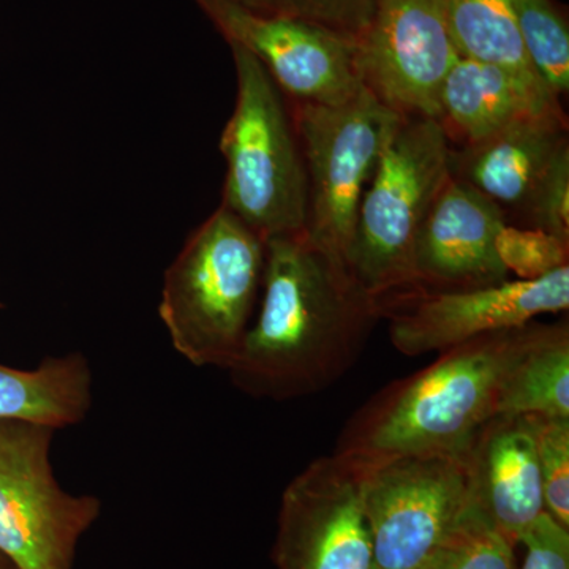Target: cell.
Wrapping results in <instances>:
<instances>
[{
  "label": "cell",
  "instance_id": "6da1fadb",
  "mask_svg": "<svg viewBox=\"0 0 569 569\" xmlns=\"http://www.w3.org/2000/svg\"><path fill=\"white\" fill-rule=\"evenodd\" d=\"M381 306L305 231L266 241L260 307L228 367L254 399H301L340 380L365 350Z\"/></svg>",
  "mask_w": 569,
  "mask_h": 569
},
{
  "label": "cell",
  "instance_id": "7a4b0ae2",
  "mask_svg": "<svg viewBox=\"0 0 569 569\" xmlns=\"http://www.w3.org/2000/svg\"><path fill=\"white\" fill-rule=\"evenodd\" d=\"M527 325L441 351L426 369L389 385L348 419L335 455L366 468L403 458L462 459L497 417L501 380Z\"/></svg>",
  "mask_w": 569,
  "mask_h": 569
},
{
  "label": "cell",
  "instance_id": "3957f363",
  "mask_svg": "<svg viewBox=\"0 0 569 569\" xmlns=\"http://www.w3.org/2000/svg\"><path fill=\"white\" fill-rule=\"evenodd\" d=\"M266 241L220 206L164 274L160 320L194 367L228 370L260 301Z\"/></svg>",
  "mask_w": 569,
  "mask_h": 569
},
{
  "label": "cell",
  "instance_id": "277c9868",
  "mask_svg": "<svg viewBox=\"0 0 569 569\" xmlns=\"http://www.w3.org/2000/svg\"><path fill=\"white\" fill-rule=\"evenodd\" d=\"M452 148L436 119L399 116L387 134L356 220L351 272L378 302L418 290L417 242L452 176Z\"/></svg>",
  "mask_w": 569,
  "mask_h": 569
},
{
  "label": "cell",
  "instance_id": "5b68a950",
  "mask_svg": "<svg viewBox=\"0 0 569 569\" xmlns=\"http://www.w3.org/2000/svg\"><path fill=\"white\" fill-rule=\"evenodd\" d=\"M233 52L238 96L220 138L222 206L264 241L306 230L307 178L290 100L244 48Z\"/></svg>",
  "mask_w": 569,
  "mask_h": 569
},
{
  "label": "cell",
  "instance_id": "8992f818",
  "mask_svg": "<svg viewBox=\"0 0 569 569\" xmlns=\"http://www.w3.org/2000/svg\"><path fill=\"white\" fill-rule=\"evenodd\" d=\"M290 104L306 167L305 233L351 271L362 194L399 114L365 88L346 103Z\"/></svg>",
  "mask_w": 569,
  "mask_h": 569
},
{
  "label": "cell",
  "instance_id": "52a82bcc",
  "mask_svg": "<svg viewBox=\"0 0 569 569\" xmlns=\"http://www.w3.org/2000/svg\"><path fill=\"white\" fill-rule=\"evenodd\" d=\"M56 429L0 421V553L17 569H71L77 548L102 511L93 496H73L51 466Z\"/></svg>",
  "mask_w": 569,
  "mask_h": 569
},
{
  "label": "cell",
  "instance_id": "ba28073f",
  "mask_svg": "<svg viewBox=\"0 0 569 569\" xmlns=\"http://www.w3.org/2000/svg\"><path fill=\"white\" fill-rule=\"evenodd\" d=\"M362 507L373 569H422L466 516L463 460L403 458L366 468Z\"/></svg>",
  "mask_w": 569,
  "mask_h": 569
},
{
  "label": "cell",
  "instance_id": "9c48e42d",
  "mask_svg": "<svg viewBox=\"0 0 569 569\" xmlns=\"http://www.w3.org/2000/svg\"><path fill=\"white\" fill-rule=\"evenodd\" d=\"M397 351L411 358L441 353L478 337L567 312L569 264L538 280L508 279L462 290H419L380 302Z\"/></svg>",
  "mask_w": 569,
  "mask_h": 569
},
{
  "label": "cell",
  "instance_id": "30bf717a",
  "mask_svg": "<svg viewBox=\"0 0 569 569\" xmlns=\"http://www.w3.org/2000/svg\"><path fill=\"white\" fill-rule=\"evenodd\" d=\"M459 56L445 0H377L356 43V70L396 114L440 121L441 86Z\"/></svg>",
  "mask_w": 569,
  "mask_h": 569
},
{
  "label": "cell",
  "instance_id": "8fae6325",
  "mask_svg": "<svg viewBox=\"0 0 569 569\" xmlns=\"http://www.w3.org/2000/svg\"><path fill=\"white\" fill-rule=\"evenodd\" d=\"M366 468L339 455L313 460L284 488L277 569H373L362 507Z\"/></svg>",
  "mask_w": 569,
  "mask_h": 569
},
{
  "label": "cell",
  "instance_id": "7c38bea8",
  "mask_svg": "<svg viewBox=\"0 0 569 569\" xmlns=\"http://www.w3.org/2000/svg\"><path fill=\"white\" fill-rule=\"evenodd\" d=\"M228 44L257 59L291 102L340 104L361 92L356 41L296 18L227 0H194Z\"/></svg>",
  "mask_w": 569,
  "mask_h": 569
},
{
  "label": "cell",
  "instance_id": "4fadbf2b",
  "mask_svg": "<svg viewBox=\"0 0 569 569\" xmlns=\"http://www.w3.org/2000/svg\"><path fill=\"white\" fill-rule=\"evenodd\" d=\"M538 421L530 415L489 419L463 455L468 509L518 546L545 515Z\"/></svg>",
  "mask_w": 569,
  "mask_h": 569
},
{
  "label": "cell",
  "instance_id": "5bb4252c",
  "mask_svg": "<svg viewBox=\"0 0 569 569\" xmlns=\"http://www.w3.org/2000/svg\"><path fill=\"white\" fill-rule=\"evenodd\" d=\"M505 224L507 213L496 201L451 176L419 231L415 257L419 288L462 290L508 280L496 252V238Z\"/></svg>",
  "mask_w": 569,
  "mask_h": 569
},
{
  "label": "cell",
  "instance_id": "9a60e30c",
  "mask_svg": "<svg viewBox=\"0 0 569 569\" xmlns=\"http://www.w3.org/2000/svg\"><path fill=\"white\" fill-rule=\"evenodd\" d=\"M568 141L563 110L523 116L496 133L452 149V176L496 201L520 211L561 146Z\"/></svg>",
  "mask_w": 569,
  "mask_h": 569
},
{
  "label": "cell",
  "instance_id": "2e32d148",
  "mask_svg": "<svg viewBox=\"0 0 569 569\" xmlns=\"http://www.w3.org/2000/svg\"><path fill=\"white\" fill-rule=\"evenodd\" d=\"M560 99L493 63L459 56L441 86L440 122L449 141L471 144L538 112L559 111Z\"/></svg>",
  "mask_w": 569,
  "mask_h": 569
},
{
  "label": "cell",
  "instance_id": "e0dca14e",
  "mask_svg": "<svg viewBox=\"0 0 569 569\" xmlns=\"http://www.w3.org/2000/svg\"><path fill=\"white\" fill-rule=\"evenodd\" d=\"M92 369L81 353L50 356L36 369L0 365V421L66 429L92 408Z\"/></svg>",
  "mask_w": 569,
  "mask_h": 569
},
{
  "label": "cell",
  "instance_id": "ac0fdd59",
  "mask_svg": "<svg viewBox=\"0 0 569 569\" xmlns=\"http://www.w3.org/2000/svg\"><path fill=\"white\" fill-rule=\"evenodd\" d=\"M497 415L569 419L568 321L526 326L497 397Z\"/></svg>",
  "mask_w": 569,
  "mask_h": 569
},
{
  "label": "cell",
  "instance_id": "d6986e66",
  "mask_svg": "<svg viewBox=\"0 0 569 569\" xmlns=\"http://www.w3.org/2000/svg\"><path fill=\"white\" fill-rule=\"evenodd\" d=\"M445 3L452 40L462 58L493 63L531 84L549 89L523 50L511 0H445Z\"/></svg>",
  "mask_w": 569,
  "mask_h": 569
},
{
  "label": "cell",
  "instance_id": "ffe728a7",
  "mask_svg": "<svg viewBox=\"0 0 569 569\" xmlns=\"http://www.w3.org/2000/svg\"><path fill=\"white\" fill-rule=\"evenodd\" d=\"M523 50L542 82L559 99L569 91V28L553 0H511Z\"/></svg>",
  "mask_w": 569,
  "mask_h": 569
},
{
  "label": "cell",
  "instance_id": "44dd1931",
  "mask_svg": "<svg viewBox=\"0 0 569 569\" xmlns=\"http://www.w3.org/2000/svg\"><path fill=\"white\" fill-rule=\"evenodd\" d=\"M516 546L467 509L448 541L422 569H518Z\"/></svg>",
  "mask_w": 569,
  "mask_h": 569
},
{
  "label": "cell",
  "instance_id": "7402d4cb",
  "mask_svg": "<svg viewBox=\"0 0 569 569\" xmlns=\"http://www.w3.org/2000/svg\"><path fill=\"white\" fill-rule=\"evenodd\" d=\"M496 252L515 280H538L569 264V242L537 228L505 224L496 238Z\"/></svg>",
  "mask_w": 569,
  "mask_h": 569
},
{
  "label": "cell",
  "instance_id": "603a6c76",
  "mask_svg": "<svg viewBox=\"0 0 569 569\" xmlns=\"http://www.w3.org/2000/svg\"><path fill=\"white\" fill-rule=\"evenodd\" d=\"M538 460L546 515L569 530V419L539 418Z\"/></svg>",
  "mask_w": 569,
  "mask_h": 569
},
{
  "label": "cell",
  "instance_id": "cb8c5ba5",
  "mask_svg": "<svg viewBox=\"0 0 569 569\" xmlns=\"http://www.w3.org/2000/svg\"><path fill=\"white\" fill-rule=\"evenodd\" d=\"M529 228L569 242V142L561 146L519 211Z\"/></svg>",
  "mask_w": 569,
  "mask_h": 569
},
{
  "label": "cell",
  "instance_id": "d4e9b609",
  "mask_svg": "<svg viewBox=\"0 0 569 569\" xmlns=\"http://www.w3.org/2000/svg\"><path fill=\"white\" fill-rule=\"evenodd\" d=\"M269 2L274 14L312 22L358 43L369 28L377 0H269Z\"/></svg>",
  "mask_w": 569,
  "mask_h": 569
},
{
  "label": "cell",
  "instance_id": "484cf974",
  "mask_svg": "<svg viewBox=\"0 0 569 569\" xmlns=\"http://www.w3.org/2000/svg\"><path fill=\"white\" fill-rule=\"evenodd\" d=\"M519 545L527 549L520 569H569V530L546 512L527 530Z\"/></svg>",
  "mask_w": 569,
  "mask_h": 569
},
{
  "label": "cell",
  "instance_id": "4316f807",
  "mask_svg": "<svg viewBox=\"0 0 569 569\" xmlns=\"http://www.w3.org/2000/svg\"><path fill=\"white\" fill-rule=\"evenodd\" d=\"M227 2L244 7L247 10L257 11V13L274 14L272 13V7L269 0H227Z\"/></svg>",
  "mask_w": 569,
  "mask_h": 569
},
{
  "label": "cell",
  "instance_id": "83f0119b",
  "mask_svg": "<svg viewBox=\"0 0 569 569\" xmlns=\"http://www.w3.org/2000/svg\"><path fill=\"white\" fill-rule=\"evenodd\" d=\"M0 569H17L3 553H0Z\"/></svg>",
  "mask_w": 569,
  "mask_h": 569
}]
</instances>
